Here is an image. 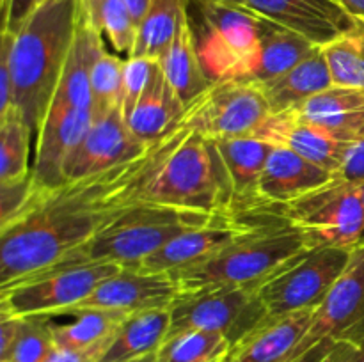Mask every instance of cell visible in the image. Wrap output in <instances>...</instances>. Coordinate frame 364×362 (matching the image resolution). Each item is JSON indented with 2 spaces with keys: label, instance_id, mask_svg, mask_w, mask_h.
Returning a JSON list of instances; mask_svg holds the SVG:
<instances>
[{
  "label": "cell",
  "instance_id": "6da1fadb",
  "mask_svg": "<svg viewBox=\"0 0 364 362\" xmlns=\"http://www.w3.org/2000/svg\"><path fill=\"white\" fill-rule=\"evenodd\" d=\"M174 131L103 172L66 180L53 188H32L20 212L0 224V286L59 265L141 202Z\"/></svg>",
  "mask_w": 364,
  "mask_h": 362
},
{
  "label": "cell",
  "instance_id": "7a4b0ae2",
  "mask_svg": "<svg viewBox=\"0 0 364 362\" xmlns=\"http://www.w3.org/2000/svg\"><path fill=\"white\" fill-rule=\"evenodd\" d=\"M80 16L82 0H45L14 34V106L36 135L59 85Z\"/></svg>",
  "mask_w": 364,
  "mask_h": 362
},
{
  "label": "cell",
  "instance_id": "3957f363",
  "mask_svg": "<svg viewBox=\"0 0 364 362\" xmlns=\"http://www.w3.org/2000/svg\"><path fill=\"white\" fill-rule=\"evenodd\" d=\"M141 202L235 216L212 146L183 126L174 131Z\"/></svg>",
  "mask_w": 364,
  "mask_h": 362
},
{
  "label": "cell",
  "instance_id": "277c9868",
  "mask_svg": "<svg viewBox=\"0 0 364 362\" xmlns=\"http://www.w3.org/2000/svg\"><path fill=\"white\" fill-rule=\"evenodd\" d=\"M231 215L192 212L174 206L137 202L121 213L85 247L68 256L63 265L77 263H114L134 268L180 234Z\"/></svg>",
  "mask_w": 364,
  "mask_h": 362
},
{
  "label": "cell",
  "instance_id": "5b68a950",
  "mask_svg": "<svg viewBox=\"0 0 364 362\" xmlns=\"http://www.w3.org/2000/svg\"><path fill=\"white\" fill-rule=\"evenodd\" d=\"M306 248H309L308 243L294 227L272 219V222H259L255 231L212 258L173 275L183 293L213 286H262Z\"/></svg>",
  "mask_w": 364,
  "mask_h": 362
},
{
  "label": "cell",
  "instance_id": "8992f818",
  "mask_svg": "<svg viewBox=\"0 0 364 362\" xmlns=\"http://www.w3.org/2000/svg\"><path fill=\"white\" fill-rule=\"evenodd\" d=\"M270 219L294 227L309 248L358 247L364 234L361 183L334 177L323 187L270 209Z\"/></svg>",
  "mask_w": 364,
  "mask_h": 362
},
{
  "label": "cell",
  "instance_id": "52a82bcc",
  "mask_svg": "<svg viewBox=\"0 0 364 362\" xmlns=\"http://www.w3.org/2000/svg\"><path fill=\"white\" fill-rule=\"evenodd\" d=\"M114 263H77L52 266L0 286V312L13 316L70 314L102 280L119 272Z\"/></svg>",
  "mask_w": 364,
  "mask_h": 362
},
{
  "label": "cell",
  "instance_id": "ba28073f",
  "mask_svg": "<svg viewBox=\"0 0 364 362\" xmlns=\"http://www.w3.org/2000/svg\"><path fill=\"white\" fill-rule=\"evenodd\" d=\"M269 117V103L258 85L220 78L185 105L178 126L217 142L255 135Z\"/></svg>",
  "mask_w": 364,
  "mask_h": 362
},
{
  "label": "cell",
  "instance_id": "9c48e42d",
  "mask_svg": "<svg viewBox=\"0 0 364 362\" xmlns=\"http://www.w3.org/2000/svg\"><path fill=\"white\" fill-rule=\"evenodd\" d=\"M352 251L348 248H306L281 266L258 287V300L265 319L288 312L318 309L340 279Z\"/></svg>",
  "mask_w": 364,
  "mask_h": 362
},
{
  "label": "cell",
  "instance_id": "30bf717a",
  "mask_svg": "<svg viewBox=\"0 0 364 362\" xmlns=\"http://www.w3.org/2000/svg\"><path fill=\"white\" fill-rule=\"evenodd\" d=\"M258 287L245 284L185 291L171 307L169 334L192 329L215 330L226 334L237 346L265 319Z\"/></svg>",
  "mask_w": 364,
  "mask_h": 362
},
{
  "label": "cell",
  "instance_id": "8fae6325",
  "mask_svg": "<svg viewBox=\"0 0 364 362\" xmlns=\"http://www.w3.org/2000/svg\"><path fill=\"white\" fill-rule=\"evenodd\" d=\"M196 6L201 14V32L196 39L206 75L212 82L235 78L255 53L267 20L244 6Z\"/></svg>",
  "mask_w": 364,
  "mask_h": 362
},
{
  "label": "cell",
  "instance_id": "7c38bea8",
  "mask_svg": "<svg viewBox=\"0 0 364 362\" xmlns=\"http://www.w3.org/2000/svg\"><path fill=\"white\" fill-rule=\"evenodd\" d=\"M343 339L364 344V243L352 248L347 268L316 309L290 362H306L320 348Z\"/></svg>",
  "mask_w": 364,
  "mask_h": 362
},
{
  "label": "cell",
  "instance_id": "4fadbf2b",
  "mask_svg": "<svg viewBox=\"0 0 364 362\" xmlns=\"http://www.w3.org/2000/svg\"><path fill=\"white\" fill-rule=\"evenodd\" d=\"M92 112L53 98L36 142L31 183L34 190L53 188L64 181V165L92 124Z\"/></svg>",
  "mask_w": 364,
  "mask_h": 362
},
{
  "label": "cell",
  "instance_id": "5bb4252c",
  "mask_svg": "<svg viewBox=\"0 0 364 362\" xmlns=\"http://www.w3.org/2000/svg\"><path fill=\"white\" fill-rule=\"evenodd\" d=\"M181 293L183 290L173 273L121 268L102 280L85 300L71 309L70 314L84 309H103L124 314H135L149 309H171Z\"/></svg>",
  "mask_w": 364,
  "mask_h": 362
},
{
  "label": "cell",
  "instance_id": "9a60e30c",
  "mask_svg": "<svg viewBox=\"0 0 364 362\" xmlns=\"http://www.w3.org/2000/svg\"><path fill=\"white\" fill-rule=\"evenodd\" d=\"M148 148V144H142L132 133L123 110H112L110 114L92 119L87 133L64 165V181L103 172L135 158Z\"/></svg>",
  "mask_w": 364,
  "mask_h": 362
},
{
  "label": "cell",
  "instance_id": "2e32d148",
  "mask_svg": "<svg viewBox=\"0 0 364 362\" xmlns=\"http://www.w3.org/2000/svg\"><path fill=\"white\" fill-rule=\"evenodd\" d=\"M259 226L245 216H226L180 234L134 268L151 273H176L212 258Z\"/></svg>",
  "mask_w": 364,
  "mask_h": 362
},
{
  "label": "cell",
  "instance_id": "e0dca14e",
  "mask_svg": "<svg viewBox=\"0 0 364 362\" xmlns=\"http://www.w3.org/2000/svg\"><path fill=\"white\" fill-rule=\"evenodd\" d=\"M210 146L226 185L231 213L235 216L256 215L259 180L274 146L256 135L210 142Z\"/></svg>",
  "mask_w": 364,
  "mask_h": 362
},
{
  "label": "cell",
  "instance_id": "ac0fdd59",
  "mask_svg": "<svg viewBox=\"0 0 364 362\" xmlns=\"http://www.w3.org/2000/svg\"><path fill=\"white\" fill-rule=\"evenodd\" d=\"M244 7L322 48L358 23L334 0H244Z\"/></svg>",
  "mask_w": 364,
  "mask_h": 362
},
{
  "label": "cell",
  "instance_id": "d6986e66",
  "mask_svg": "<svg viewBox=\"0 0 364 362\" xmlns=\"http://www.w3.org/2000/svg\"><path fill=\"white\" fill-rule=\"evenodd\" d=\"M334 177L336 174L327 170L326 167L309 162L290 149L274 146L259 180L256 215L269 213L277 206L302 197L327 185Z\"/></svg>",
  "mask_w": 364,
  "mask_h": 362
},
{
  "label": "cell",
  "instance_id": "ffe728a7",
  "mask_svg": "<svg viewBox=\"0 0 364 362\" xmlns=\"http://www.w3.org/2000/svg\"><path fill=\"white\" fill-rule=\"evenodd\" d=\"M255 135L277 148L290 149L302 158L318 163L334 174H338L350 148V144L338 141L316 124L291 112L270 116Z\"/></svg>",
  "mask_w": 364,
  "mask_h": 362
},
{
  "label": "cell",
  "instance_id": "44dd1931",
  "mask_svg": "<svg viewBox=\"0 0 364 362\" xmlns=\"http://www.w3.org/2000/svg\"><path fill=\"white\" fill-rule=\"evenodd\" d=\"M316 309L267 319L233 348V362H290L308 334Z\"/></svg>",
  "mask_w": 364,
  "mask_h": 362
},
{
  "label": "cell",
  "instance_id": "7402d4cb",
  "mask_svg": "<svg viewBox=\"0 0 364 362\" xmlns=\"http://www.w3.org/2000/svg\"><path fill=\"white\" fill-rule=\"evenodd\" d=\"M318 48L322 46H316L309 39L267 20L255 53L235 78L263 85L287 73Z\"/></svg>",
  "mask_w": 364,
  "mask_h": 362
},
{
  "label": "cell",
  "instance_id": "603a6c76",
  "mask_svg": "<svg viewBox=\"0 0 364 362\" xmlns=\"http://www.w3.org/2000/svg\"><path fill=\"white\" fill-rule=\"evenodd\" d=\"M185 103L176 94L164 75L162 66L156 60L153 67L151 80L146 87L144 94L139 99L137 106L127 119L132 133L142 144H156L173 133L180 124Z\"/></svg>",
  "mask_w": 364,
  "mask_h": 362
},
{
  "label": "cell",
  "instance_id": "cb8c5ba5",
  "mask_svg": "<svg viewBox=\"0 0 364 362\" xmlns=\"http://www.w3.org/2000/svg\"><path fill=\"white\" fill-rule=\"evenodd\" d=\"M103 34L80 16L66 66L60 75L53 98L64 99L80 110L92 112L91 71L103 52Z\"/></svg>",
  "mask_w": 364,
  "mask_h": 362
},
{
  "label": "cell",
  "instance_id": "d4e9b609",
  "mask_svg": "<svg viewBox=\"0 0 364 362\" xmlns=\"http://www.w3.org/2000/svg\"><path fill=\"white\" fill-rule=\"evenodd\" d=\"M331 85L334 84L329 64H327L323 48H318L287 73L258 87L265 94L270 116H274V114L295 109L311 96L329 89Z\"/></svg>",
  "mask_w": 364,
  "mask_h": 362
},
{
  "label": "cell",
  "instance_id": "484cf974",
  "mask_svg": "<svg viewBox=\"0 0 364 362\" xmlns=\"http://www.w3.org/2000/svg\"><path fill=\"white\" fill-rule=\"evenodd\" d=\"M159 62L167 82L185 105L212 84L199 57L198 39L188 11H185L181 16L176 35Z\"/></svg>",
  "mask_w": 364,
  "mask_h": 362
},
{
  "label": "cell",
  "instance_id": "4316f807",
  "mask_svg": "<svg viewBox=\"0 0 364 362\" xmlns=\"http://www.w3.org/2000/svg\"><path fill=\"white\" fill-rule=\"evenodd\" d=\"M171 332V309H149L130 314L100 362H128L155 355Z\"/></svg>",
  "mask_w": 364,
  "mask_h": 362
},
{
  "label": "cell",
  "instance_id": "83f0119b",
  "mask_svg": "<svg viewBox=\"0 0 364 362\" xmlns=\"http://www.w3.org/2000/svg\"><path fill=\"white\" fill-rule=\"evenodd\" d=\"M191 0H151L137 25V38L128 57L160 60L176 35Z\"/></svg>",
  "mask_w": 364,
  "mask_h": 362
},
{
  "label": "cell",
  "instance_id": "f1b7e54d",
  "mask_svg": "<svg viewBox=\"0 0 364 362\" xmlns=\"http://www.w3.org/2000/svg\"><path fill=\"white\" fill-rule=\"evenodd\" d=\"M233 341L215 330H181L166 337L156 350V362H228Z\"/></svg>",
  "mask_w": 364,
  "mask_h": 362
},
{
  "label": "cell",
  "instance_id": "f546056e",
  "mask_svg": "<svg viewBox=\"0 0 364 362\" xmlns=\"http://www.w3.org/2000/svg\"><path fill=\"white\" fill-rule=\"evenodd\" d=\"M75 319L66 325L53 323V337L57 348L66 350H91L110 344L121 323L130 314L103 309H84L73 312Z\"/></svg>",
  "mask_w": 364,
  "mask_h": 362
},
{
  "label": "cell",
  "instance_id": "4dcf8cb0",
  "mask_svg": "<svg viewBox=\"0 0 364 362\" xmlns=\"http://www.w3.org/2000/svg\"><path fill=\"white\" fill-rule=\"evenodd\" d=\"M31 137L32 130L16 106L0 119V185L25 183L32 177Z\"/></svg>",
  "mask_w": 364,
  "mask_h": 362
},
{
  "label": "cell",
  "instance_id": "1f68e13d",
  "mask_svg": "<svg viewBox=\"0 0 364 362\" xmlns=\"http://www.w3.org/2000/svg\"><path fill=\"white\" fill-rule=\"evenodd\" d=\"M334 85L364 89V21L323 46Z\"/></svg>",
  "mask_w": 364,
  "mask_h": 362
},
{
  "label": "cell",
  "instance_id": "d6a6232c",
  "mask_svg": "<svg viewBox=\"0 0 364 362\" xmlns=\"http://www.w3.org/2000/svg\"><path fill=\"white\" fill-rule=\"evenodd\" d=\"M124 60L103 50L91 71L92 117H102L121 109Z\"/></svg>",
  "mask_w": 364,
  "mask_h": 362
},
{
  "label": "cell",
  "instance_id": "836d02e7",
  "mask_svg": "<svg viewBox=\"0 0 364 362\" xmlns=\"http://www.w3.org/2000/svg\"><path fill=\"white\" fill-rule=\"evenodd\" d=\"M55 348L52 318L23 316V325L16 341L0 362H46Z\"/></svg>",
  "mask_w": 364,
  "mask_h": 362
},
{
  "label": "cell",
  "instance_id": "e575fe53",
  "mask_svg": "<svg viewBox=\"0 0 364 362\" xmlns=\"http://www.w3.org/2000/svg\"><path fill=\"white\" fill-rule=\"evenodd\" d=\"M361 110H364V89L331 85L329 89L311 96L304 103H301L295 109L287 110V112L295 114L302 119L315 121L343 116V114L361 112Z\"/></svg>",
  "mask_w": 364,
  "mask_h": 362
},
{
  "label": "cell",
  "instance_id": "d590c367",
  "mask_svg": "<svg viewBox=\"0 0 364 362\" xmlns=\"http://www.w3.org/2000/svg\"><path fill=\"white\" fill-rule=\"evenodd\" d=\"M96 28L109 39L117 53L130 55L137 38V20L123 0H103Z\"/></svg>",
  "mask_w": 364,
  "mask_h": 362
},
{
  "label": "cell",
  "instance_id": "8d00e7d4",
  "mask_svg": "<svg viewBox=\"0 0 364 362\" xmlns=\"http://www.w3.org/2000/svg\"><path fill=\"white\" fill-rule=\"evenodd\" d=\"M155 62L156 60L139 59V57H128L124 60L123 99H121V110L124 114V119L130 117V114L137 106L139 99L144 94L146 87L151 80Z\"/></svg>",
  "mask_w": 364,
  "mask_h": 362
},
{
  "label": "cell",
  "instance_id": "74e56055",
  "mask_svg": "<svg viewBox=\"0 0 364 362\" xmlns=\"http://www.w3.org/2000/svg\"><path fill=\"white\" fill-rule=\"evenodd\" d=\"M13 32L2 31L0 38V119L14 109V80L11 70V48Z\"/></svg>",
  "mask_w": 364,
  "mask_h": 362
},
{
  "label": "cell",
  "instance_id": "f35d334b",
  "mask_svg": "<svg viewBox=\"0 0 364 362\" xmlns=\"http://www.w3.org/2000/svg\"><path fill=\"white\" fill-rule=\"evenodd\" d=\"M2 4V31L16 34L27 21L32 11L38 7V0H0Z\"/></svg>",
  "mask_w": 364,
  "mask_h": 362
},
{
  "label": "cell",
  "instance_id": "ab89813d",
  "mask_svg": "<svg viewBox=\"0 0 364 362\" xmlns=\"http://www.w3.org/2000/svg\"><path fill=\"white\" fill-rule=\"evenodd\" d=\"M336 176L350 183H364V137L352 142Z\"/></svg>",
  "mask_w": 364,
  "mask_h": 362
},
{
  "label": "cell",
  "instance_id": "60d3db41",
  "mask_svg": "<svg viewBox=\"0 0 364 362\" xmlns=\"http://www.w3.org/2000/svg\"><path fill=\"white\" fill-rule=\"evenodd\" d=\"M109 344L91 348V350H66V348H55L46 358V362H100Z\"/></svg>",
  "mask_w": 364,
  "mask_h": 362
},
{
  "label": "cell",
  "instance_id": "b9f144b4",
  "mask_svg": "<svg viewBox=\"0 0 364 362\" xmlns=\"http://www.w3.org/2000/svg\"><path fill=\"white\" fill-rule=\"evenodd\" d=\"M21 325H23V316L0 312V358L6 357L7 351L11 350L18 334H20Z\"/></svg>",
  "mask_w": 364,
  "mask_h": 362
},
{
  "label": "cell",
  "instance_id": "7bdbcfd3",
  "mask_svg": "<svg viewBox=\"0 0 364 362\" xmlns=\"http://www.w3.org/2000/svg\"><path fill=\"white\" fill-rule=\"evenodd\" d=\"M354 21H364V0H336Z\"/></svg>",
  "mask_w": 364,
  "mask_h": 362
},
{
  "label": "cell",
  "instance_id": "ee69618b",
  "mask_svg": "<svg viewBox=\"0 0 364 362\" xmlns=\"http://www.w3.org/2000/svg\"><path fill=\"white\" fill-rule=\"evenodd\" d=\"M103 0H82V16L96 28V21H98L100 7H102ZM98 31V28H96Z\"/></svg>",
  "mask_w": 364,
  "mask_h": 362
},
{
  "label": "cell",
  "instance_id": "f6af8a7d",
  "mask_svg": "<svg viewBox=\"0 0 364 362\" xmlns=\"http://www.w3.org/2000/svg\"><path fill=\"white\" fill-rule=\"evenodd\" d=\"M123 2L127 4L128 9L132 11V14H134V18L137 20V25H139V21H141L142 16H144L146 9H148L151 0H123Z\"/></svg>",
  "mask_w": 364,
  "mask_h": 362
},
{
  "label": "cell",
  "instance_id": "bcb514c9",
  "mask_svg": "<svg viewBox=\"0 0 364 362\" xmlns=\"http://www.w3.org/2000/svg\"><path fill=\"white\" fill-rule=\"evenodd\" d=\"M194 4H231V6H244V0H191Z\"/></svg>",
  "mask_w": 364,
  "mask_h": 362
},
{
  "label": "cell",
  "instance_id": "7dc6e473",
  "mask_svg": "<svg viewBox=\"0 0 364 362\" xmlns=\"http://www.w3.org/2000/svg\"><path fill=\"white\" fill-rule=\"evenodd\" d=\"M128 362H156V357L155 355H148V357H142V358H137V361H128Z\"/></svg>",
  "mask_w": 364,
  "mask_h": 362
},
{
  "label": "cell",
  "instance_id": "c3c4849f",
  "mask_svg": "<svg viewBox=\"0 0 364 362\" xmlns=\"http://www.w3.org/2000/svg\"><path fill=\"white\" fill-rule=\"evenodd\" d=\"M361 195H363V204H364V183H361ZM361 243H364V234H363ZM361 243H359V245H361Z\"/></svg>",
  "mask_w": 364,
  "mask_h": 362
},
{
  "label": "cell",
  "instance_id": "681fc988",
  "mask_svg": "<svg viewBox=\"0 0 364 362\" xmlns=\"http://www.w3.org/2000/svg\"><path fill=\"white\" fill-rule=\"evenodd\" d=\"M41 2H45V0H38V4H41Z\"/></svg>",
  "mask_w": 364,
  "mask_h": 362
},
{
  "label": "cell",
  "instance_id": "f907efd6",
  "mask_svg": "<svg viewBox=\"0 0 364 362\" xmlns=\"http://www.w3.org/2000/svg\"><path fill=\"white\" fill-rule=\"evenodd\" d=\"M228 362H233V361H231V358H230V361H228Z\"/></svg>",
  "mask_w": 364,
  "mask_h": 362
},
{
  "label": "cell",
  "instance_id": "816d5d0a",
  "mask_svg": "<svg viewBox=\"0 0 364 362\" xmlns=\"http://www.w3.org/2000/svg\"><path fill=\"white\" fill-rule=\"evenodd\" d=\"M334 2H336V0H334Z\"/></svg>",
  "mask_w": 364,
  "mask_h": 362
}]
</instances>
